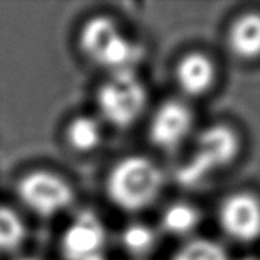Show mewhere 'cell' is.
I'll return each mask as SVG.
<instances>
[{
  "instance_id": "obj_1",
  "label": "cell",
  "mask_w": 260,
  "mask_h": 260,
  "mask_svg": "<svg viewBox=\"0 0 260 260\" xmlns=\"http://www.w3.org/2000/svg\"><path fill=\"white\" fill-rule=\"evenodd\" d=\"M163 184V172L152 160L143 155H129L111 168L105 190L108 200L117 209L136 213L157 201Z\"/></svg>"
},
{
  "instance_id": "obj_2",
  "label": "cell",
  "mask_w": 260,
  "mask_h": 260,
  "mask_svg": "<svg viewBox=\"0 0 260 260\" xmlns=\"http://www.w3.org/2000/svg\"><path fill=\"white\" fill-rule=\"evenodd\" d=\"M241 151L238 133L225 125L215 123L203 129L187 160L177 169L175 180L183 187H195L212 174L232 165Z\"/></svg>"
},
{
  "instance_id": "obj_3",
  "label": "cell",
  "mask_w": 260,
  "mask_h": 260,
  "mask_svg": "<svg viewBox=\"0 0 260 260\" xmlns=\"http://www.w3.org/2000/svg\"><path fill=\"white\" fill-rule=\"evenodd\" d=\"M79 49L90 62L111 70V73L133 69L142 53L119 24L105 15H96L85 21L79 32Z\"/></svg>"
},
{
  "instance_id": "obj_4",
  "label": "cell",
  "mask_w": 260,
  "mask_h": 260,
  "mask_svg": "<svg viewBox=\"0 0 260 260\" xmlns=\"http://www.w3.org/2000/svg\"><path fill=\"white\" fill-rule=\"evenodd\" d=\"M96 102L102 117L113 126L125 129L134 125L143 114L148 91L143 81L133 69L113 72L101 84Z\"/></svg>"
},
{
  "instance_id": "obj_5",
  "label": "cell",
  "mask_w": 260,
  "mask_h": 260,
  "mask_svg": "<svg viewBox=\"0 0 260 260\" xmlns=\"http://www.w3.org/2000/svg\"><path fill=\"white\" fill-rule=\"evenodd\" d=\"M18 200L35 215L52 218L75 201L72 186L50 171H32L24 174L17 183Z\"/></svg>"
},
{
  "instance_id": "obj_6",
  "label": "cell",
  "mask_w": 260,
  "mask_h": 260,
  "mask_svg": "<svg viewBox=\"0 0 260 260\" xmlns=\"http://www.w3.org/2000/svg\"><path fill=\"white\" fill-rule=\"evenodd\" d=\"M218 221L224 233L236 242L248 244L260 238V200L248 192L229 195L219 206Z\"/></svg>"
},
{
  "instance_id": "obj_7",
  "label": "cell",
  "mask_w": 260,
  "mask_h": 260,
  "mask_svg": "<svg viewBox=\"0 0 260 260\" xmlns=\"http://www.w3.org/2000/svg\"><path fill=\"white\" fill-rule=\"evenodd\" d=\"M107 230L101 218L90 210L81 212L61 238V253L66 260H88L102 254Z\"/></svg>"
},
{
  "instance_id": "obj_8",
  "label": "cell",
  "mask_w": 260,
  "mask_h": 260,
  "mask_svg": "<svg viewBox=\"0 0 260 260\" xmlns=\"http://www.w3.org/2000/svg\"><path fill=\"white\" fill-rule=\"evenodd\" d=\"M192 126L190 108L180 101H166L151 119L149 140L160 149H174L189 136Z\"/></svg>"
},
{
  "instance_id": "obj_9",
  "label": "cell",
  "mask_w": 260,
  "mask_h": 260,
  "mask_svg": "<svg viewBox=\"0 0 260 260\" xmlns=\"http://www.w3.org/2000/svg\"><path fill=\"white\" fill-rule=\"evenodd\" d=\"M175 79L184 94L193 98L201 96L207 93L215 84V62L203 52L186 53L175 67Z\"/></svg>"
},
{
  "instance_id": "obj_10",
  "label": "cell",
  "mask_w": 260,
  "mask_h": 260,
  "mask_svg": "<svg viewBox=\"0 0 260 260\" xmlns=\"http://www.w3.org/2000/svg\"><path fill=\"white\" fill-rule=\"evenodd\" d=\"M229 50L239 59L254 61L260 58V12L248 11L241 14L227 34Z\"/></svg>"
},
{
  "instance_id": "obj_11",
  "label": "cell",
  "mask_w": 260,
  "mask_h": 260,
  "mask_svg": "<svg viewBox=\"0 0 260 260\" xmlns=\"http://www.w3.org/2000/svg\"><path fill=\"white\" fill-rule=\"evenodd\" d=\"M66 137L73 151L87 154L99 148L102 142V128L94 117L78 116L69 123Z\"/></svg>"
},
{
  "instance_id": "obj_12",
  "label": "cell",
  "mask_w": 260,
  "mask_h": 260,
  "mask_svg": "<svg viewBox=\"0 0 260 260\" xmlns=\"http://www.w3.org/2000/svg\"><path fill=\"white\" fill-rule=\"evenodd\" d=\"M201 222L200 210L184 201L169 204L161 215V227L172 236H186Z\"/></svg>"
},
{
  "instance_id": "obj_13",
  "label": "cell",
  "mask_w": 260,
  "mask_h": 260,
  "mask_svg": "<svg viewBox=\"0 0 260 260\" xmlns=\"http://www.w3.org/2000/svg\"><path fill=\"white\" fill-rule=\"evenodd\" d=\"M26 238V227L20 215L0 206V253H9L17 250Z\"/></svg>"
},
{
  "instance_id": "obj_14",
  "label": "cell",
  "mask_w": 260,
  "mask_h": 260,
  "mask_svg": "<svg viewBox=\"0 0 260 260\" xmlns=\"http://www.w3.org/2000/svg\"><path fill=\"white\" fill-rule=\"evenodd\" d=\"M171 260H229L222 245L212 239L197 238L180 247Z\"/></svg>"
},
{
  "instance_id": "obj_15",
  "label": "cell",
  "mask_w": 260,
  "mask_h": 260,
  "mask_svg": "<svg viewBox=\"0 0 260 260\" xmlns=\"http://www.w3.org/2000/svg\"><path fill=\"white\" fill-rule=\"evenodd\" d=\"M122 245L129 254H148L155 245V233L145 224H131L122 233Z\"/></svg>"
},
{
  "instance_id": "obj_16",
  "label": "cell",
  "mask_w": 260,
  "mask_h": 260,
  "mask_svg": "<svg viewBox=\"0 0 260 260\" xmlns=\"http://www.w3.org/2000/svg\"><path fill=\"white\" fill-rule=\"evenodd\" d=\"M88 260H107V257L104 256V253L102 254H99V256H94V257H91V259Z\"/></svg>"
},
{
  "instance_id": "obj_17",
  "label": "cell",
  "mask_w": 260,
  "mask_h": 260,
  "mask_svg": "<svg viewBox=\"0 0 260 260\" xmlns=\"http://www.w3.org/2000/svg\"><path fill=\"white\" fill-rule=\"evenodd\" d=\"M18 260H38V259H34V257H21V259Z\"/></svg>"
}]
</instances>
